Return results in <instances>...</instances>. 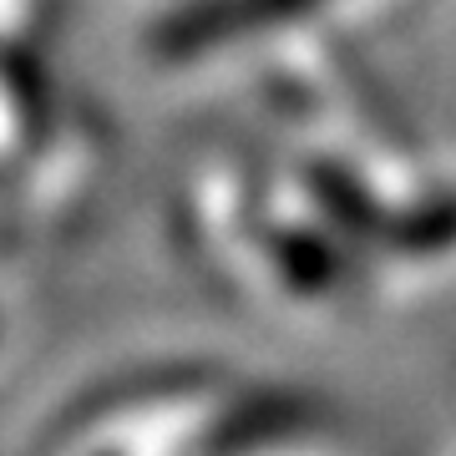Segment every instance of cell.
<instances>
[{"mask_svg":"<svg viewBox=\"0 0 456 456\" xmlns=\"http://www.w3.org/2000/svg\"><path fill=\"white\" fill-rule=\"evenodd\" d=\"M320 0H193L158 31V51L167 56H193V51L224 46L228 36L248 26H274V20L305 16Z\"/></svg>","mask_w":456,"mask_h":456,"instance_id":"obj_1","label":"cell"},{"mask_svg":"<svg viewBox=\"0 0 456 456\" xmlns=\"http://www.w3.org/2000/svg\"><path fill=\"white\" fill-rule=\"evenodd\" d=\"M269 259H274L279 279L294 294H330L345 274V254L340 244H330L310 228H279L269 239Z\"/></svg>","mask_w":456,"mask_h":456,"instance_id":"obj_2","label":"cell"},{"mask_svg":"<svg viewBox=\"0 0 456 456\" xmlns=\"http://www.w3.org/2000/svg\"><path fill=\"white\" fill-rule=\"evenodd\" d=\"M310 193H314V203L325 208V218L335 224V233H345V239H375V233H386V213H380L370 188H365L350 167L314 163L310 167Z\"/></svg>","mask_w":456,"mask_h":456,"instance_id":"obj_3","label":"cell"},{"mask_svg":"<svg viewBox=\"0 0 456 456\" xmlns=\"http://www.w3.org/2000/svg\"><path fill=\"white\" fill-rule=\"evenodd\" d=\"M386 239L401 254H436V248L456 244V198H431L406 218H391L386 224Z\"/></svg>","mask_w":456,"mask_h":456,"instance_id":"obj_4","label":"cell"}]
</instances>
